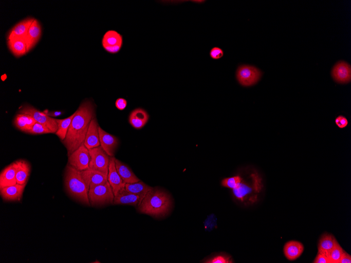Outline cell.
<instances>
[{
  "label": "cell",
  "mask_w": 351,
  "mask_h": 263,
  "mask_svg": "<svg viewBox=\"0 0 351 263\" xmlns=\"http://www.w3.org/2000/svg\"><path fill=\"white\" fill-rule=\"evenodd\" d=\"M95 117V105L89 100L82 103L75 112L65 140L62 141L68 156L84 144L90 123Z\"/></svg>",
  "instance_id": "6da1fadb"
},
{
  "label": "cell",
  "mask_w": 351,
  "mask_h": 263,
  "mask_svg": "<svg viewBox=\"0 0 351 263\" xmlns=\"http://www.w3.org/2000/svg\"><path fill=\"white\" fill-rule=\"evenodd\" d=\"M171 196L158 188H153L137 206L138 211L154 217L165 216L172 206Z\"/></svg>",
  "instance_id": "7a4b0ae2"
},
{
  "label": "cell",
  "mask_w": 351,
  "mask_h": 263,
  "mask_svg": "<svg viewBox=\"0 0 351 263\" xmlns=\"http://www.w3.org/2000/svg\"><path fill=\"white\" fill-rule=\"evenodd\" d=\"M64 184L67 193L78 201L89 206V189L80 172L70 165L66 166Z\"/></svg>",
  "instance_id": "3957f363"
},
{
  "label": "cell",
  "mask_w": 351,
  "mask_h": 263,
  "mask_svg": "<svg viewBox=\"0 0 351 263\" xmlns=\"http://www.w3.org/2000/svg\"><path fill=\"white\" fill-rule=\"evenodd\" d=\"M262 187L261 179L255 175H253V181L251 184L243 180L240 183L233 189L234 196L242 202H254L257 198V195L260 192Z\"/></svg>",
  "instance_id": "277c9868"
},
{
  "label": "cell",
  "mask_w": 351,
  "mask_h": 263,
  "mask_svg": "<svg viewBox=\"0 0 351 263\" xmlns=\"http://www.w3.org/2000/svg\"><path fill=\"white\" fill-rule=\"evenodd\" d=\"M114 197L113 189L108 181L105 184L89 189L88 191L89 201L93 206L113 204Z\"/></svg>",
  "instance_id": "5b68a950"
},
{
  "label": "cell",
  "mask_w": 351,
  "mask_h": 263,
  "mask_svg": "<svg viewBox=\"0 0 351 263\" xmlns=\"http://www.w3.org/2000/svg\"><path fill=\"white\" fill-rule=\"evenodd\" d=\"M89 169L99 171L108 176L110 158L100 146L89 150Z\"/></svg>",
  "instance_id": "8992f818"
},
{
  "label": "cell",
  "mask_w": 351,
  "mask_h": 263,
  "mask_svg": "<svg viewBox=\"0 0 351 263\" xmlns=\"http://www.w3.org/2000/svg\"><path fill=\"white\" fill-rule=\"evenodd\" d=\"M19 113L26 114L32 116L36 122L48 127L52 133H56L58 130V124L56 119L53 118L42 112L33 106L26 105L22 106L19 111Z\"/></svg>",
  "instance_id": "52a82bcc"
},
{
  "label": "cell",
  "mask_w": 351,
  "mask_h": 263,
  "mask_svg": "<svg viewBox=\"0 0 351 263\" xmlns=\"http://www.w3.org/2000/svg\"><path fill=\"white\" fill-rule=\"evenodd\" d=\"M237 79L239 83L244 86H251L261 79L262 71L254 66L242 65L238 67L237 71Z\"/></svg>",
  "instance_id": "ba28073f"
},
{
  "label": "cell",
  "mask_w": 351,
  "mask_h": 263,
  "mask_svg": "<svg viewBox=\"0 0 351 263\" xmlns=\"http://www.w3.org/2000/svg\"><path fill=\"white\" fill-rule=\"evenodd\" d=\"M90 155L84 144L68 156L69 165L77 170L83 172L89 169Z\"/></svg>",
  "instance_id": "9c48e42d"
},
{
  "label": "cell",
  "mask_w": 351,
  "mask_h": 263,
  "mask_svg": "<svg viewBox=\"0 0 351 263\" xmlns=\"http://www.w3.org/2000/svg\"><path fill=\"white\" fill-rule=\"evenodd\" d=\"M123 39L122 35L114 30H109L105 33L102 39L104 49L108 53H119L122 47Z\"/></svg>",
  "instance_id": "30bf717a"
},
{
  "label": "cell",
  "mask_w": 351,
  "mask_h": 263,
  "mask_svg": "<svg viewBox=\"0 0 351 263\" xmlns=\"http://www.w3.org/2000/svg\"><path fill=\"white\" fill-rule=\"evenodd\" d=\"M115 159L114 157H110L108 174V181L112 186L115 196L125 188V183L117 172Z\"/></svg>",
  "instance_id": "8fae6325"
},
{
  "label": "cell",
  "mask_w": 351,
  "mask_h": 263,
  "mask_svg": "<svg viewBox=\"0 0 351 263\" xmlns=\"http://www.w3.org/2000/svg\"><path fill=\"white\" fill-rule=\"evenodd\" d=\"M99 127L97 118H93L90 123L84 143L88 150L101 146Z\"/></svg>",
  "instance_id": "7c38bea8"
},
{
  "label": "cell",
  "mask_w": 351,
  "mask_h": 263,
  "mask_svg": "<svg viewBox=\"0 0 351 263\" xmlns=\"http://www.w3.org/2000/svg\"><path fill=\"white\" fill-rule=\"evenodd\" d=\"M99 135L101 146L110 157H114L119 141L118 138L109 134L99 127Z\"/></svg>",
  "instance_id": "4fadbf2b"
},
{
  "label": "cell",
  "mask_w": 351,
  "mask_h": 263,
  "mask_svg": "<svg viewBox=\"0 0 351 263\" xmlns=\"http://www.w3.org/2000/svg\"><path fill=\"white\" fill-rule=\"evenodd\" d=\"M35 19L34 17H28L16 24L8 34L7 40L14 38L25 40Z\"/></svg>",
  "instance_id": "5bb4252c"
},
{
  "label": "cell",
  "mask_w": 351,
  "mask_h": 263,
  "mask_svg": "<svg viewBox=\"0 0 351 263\" xmlns=\"http://www.w3.org/2000/svg\"><path fill=\"white\" fill-rule=\"evenodd\" d=\"M81 174L89 189L108 181V176L99 171L88 169L81 172Z\"/></svg>",
  "instance_id": "9a60e30c"
},
{
  "label": "cell",
  "mask_w": 351,
  "mask_h": 263,
  "mask_svg": "<svg viewBox=\"0 0 351 263\" xmlns=\"http://www.w3.org/2000/svg\"><path fill=\"white\" fill-rule=\"evenodd\" d=\"M332 76L334 80L338 83L349 82L351 79L350 65L344 61L339 62L333 68Z\"/></svg>",
  "instance_id": "2e32d148"
},
{
  "label": "cell",
  "mask_w": 351,
  "mask_h": 263,
  "mask_svg": "<svg viewBox=\"0 0 351 263\" xmlns=\"http://www.w3.org/2000/svg\"><path fill=\"white\" fill-rule=\"evenodd\" d=\"M150 115L143 108H137L130 114L128 121L131 126L136 129H142L148 123Z\"/></svg>",
  "instance_id": "e0dca14e"
},
{
  "label": "cell",
  "mask_w": 351,
  "mask_h": 263,
  "mask_svg": "<svg viewBox=\"0 0 351 263\" xmlns=\"http://www.w3.org/2000/svg\"><path fill=\"white\" fill-rule=\"evenodd\" d=\"M27 184H16L1 189V195L4 200L7 201H16L21 200Z\"/></svg>",
  "instance_id": "ac0fdd59"
},
{
  "label": "cell",
  "mask_w": 351,
  "mask_h": 263,
  "mask_svg": "<svg viewBox=\"0 0 351 263\" xmlns=\"http://www.w3.org/2000/svg\"><path fill=\"white\" fill-rule=\"evenodd\" d=\"M142 201L139 196L128 192L125 188L115 196L113 204L138 206Z\"/></svg>",
  "instance_id": "d6986e66"
},
{
  "label": "cell",
  "mask_w": 351,
  "mask_h": 263,
  "mask_svg": "<svg viewBox=\"0 0 351 263\" xmlns=\"http://www.w3.org/2000/svg\"><path fill=\"white\" fill-rule=\"evenodd\" d=\"M42 34V28L39 21L35 19L31 26L25 41L27 52H29L39 41Z\"/></svg>",
  "instance_id": "ffe728a7"
},
{
  "label": "cell",
  "mask_w": 351,
  "mask_h": 263,
  "mask_svg": "<svg viewBox=\"0 0 351 263\" xmlns=\"http://www.w3.org/2000/svg\"><path fill=\"white\" fill-rule=\"evenodd\" d=\"M16 164L12 163L5 168L0 175V189L17 184L16 178Z\"/></svg>",
  "instance_id": "44dd1931"
},
{
  "label": "cell",
  "mask_w": 351,
  "mask_h": 263,
  "mask_svg": "<svg viewBox=\"0 0 351 263\" xmlns=\"http://www.w3.org/2000/svg\"><path fill=\"white\" fill-rule=\"evenodd\" d=\"M339 244L335 237L330 234L325 233L320 238L318 245V253L327 257L331 251Z\"/></svg>",
  "instance_id": "7402d4cb"
},
{
  "label": "cell",
  "mask_w": 351,
  "mask_h": 263,
  "mask_svg": "<svg viewBox=\"0 0 351 263\" xmlns=\"http://www.w3.org/2000/svg\"><path fill=\"white\" fill-rule=\"evenodd\" d=\"M115 166L117 172L125 184L135 183L140 181L129 167L121 161L116 159Z\"/></svg>",
  "instance_id": "603a6c76"
},
{
  "label": "cell",
  "mask_w": 351,
  "mask_h": 263,
  "mask_svg": "<svg viewBox=\"0 0 351 263\" xmlns=\"http://www.w3.org/2000/svg\"><path fill=\"white\" fill-rule=\"evenodd\" d=\"M16 164V178L17 183L25 184L27 183L31 172V166L28 162L25 160H19L15 161Z\"/></svg>",
  "instance_id": "cb8c5ba5"
},
{
  "label": "cell",
  "mask_w": 351,
  "mask_h": 263,
  "mask_svg": "<svg viewBox=\"0 0 351 263\" xmlns=\"http://www.w3.org/2000/svg\"><path fill=\"white\" fill-rule=\"evenodd\" d=\"M9 50L16 58L25 55L27 52V44L25 40L14 38L7 40Z\"/></svg>",
  "instance_id": "d4e9b609"
},
{
  "label": "cell",
  "mask_w": 351,
  "mask_h": 263,
  "mask_svg": "<svg viewBox=\"0 0 351 263\" xmlns=\"http://www.w3.org/2000/svg\"><path fill=\"white\" fill-rule=\"evenodd\" d=\"M35 123V121L32 116L22 113L16 115L14 121V125L17 128L23 132L27 133Z\"/></svg>",
  "instance_id": "484cf974"
},
{
  "label": "cell",
  "mask_w": 351,
  "mask_h": 263,
  "mask_svg": "<svg viewBox=\"0 0 351 263\" xmlns=\"http://www.w3.org/2000/svg\"><path fill=\"white\" fill-rule=\"evenodd\" d=\"M153 188L141 181L125 184V189L128 192L139 196L142 201Z\"/></svg>",
  "instance_id": "4316f807"
},
{
  "label": "cell",
  "mask_w": 351,
  "mask_h": 263,
  "mask_svg": "<svg viewBox=\"0 0 351 263\" xmlns=\"http://www.w3.org/2000/svg\"><path fill=\"white\" fill-rule=\"evenodd\" d=\"M284 254L289 260H294L299 258L304 251L303 245L296 241L287 242L284 247Z\"/></svg>",
  "instance_id": "83f0119b"
},
{
  "label": "cell",
  "mask_w": 351,
  "mask_h": 263,
  "mask_svg": "<svg viewBox=\"0 0 351 263\" xmlns=\"http://www.w3.org/2000/svg\"><path fill=\"white\" fill-rule=\"evenodd\" d=\"M75 115V112L66 118L63 119H57L56 121L58 124V130L56 134L62 141L65 140L70 125L72 121V119Z\"/></svg>",
  "instance_id": "f1b7e54d"
},
{
  "label": "cell",
  "mask_w": 351,
  "mask_h": 263,
  "mask_svg": "<svg viewBox=\"0 0 351 263\" xmlns=\"http://www.w3.org/2000/svg\"><path fill=\"white\" fill-rule=\"evenodd\" d=\"M344 252L340 245L338 244L328 255L331 263H339Z\"/></svg>",
  "instance_id": "f546056e"
},
{
  "label": "cell",
  "mask_w": 351,
  "mask_h": 263,
  "mask_svg": "<svg viewBox=\"0 0 351 263\" xmlns=\"http://www.w3.org/2000/svg\"><path fill=\"white\" fill-rule=\"evenodd\" d=\"M243 179L239 176L226 178L222 181L223 186L232 189H235L241 182Z\"/></svg>",
  "instance_id": "4dcf8cb0"
},
{
  "label": "cell",
  "mask_w": 351,
  "mask_h": 263,
  "mask_svg": "<svg viewBox=\"0 0 351 263\" xmlns=\"http://www.w3.org/2000/svg\"><path fill=\"white\" fill-rule=\"evenodd\" d=\"M28 133L32 135H42L51 134L52 133L48 127L41 124L36 122Z\"/></svg>",
  "instance_id": "1f68e13d"
},
{
  "label": "cell",
  "mask_w": 351,
  "mask_h": 263,
  "mask_svg": "<svg viewBox=\"0 0 351 263\" xmlns=\"http://www.w3.org/2000/svg\"><path fill=\"white\" fill-rule=\"evenodd\" d=\"M206 263H231L233 262L231 257L227 255H218L208 259L205 261Z\"/></svg>",
  "instance_id": "d6a6232c"
},
{
  "label": "cell",
  "mask_w": 351,
  "mask_h": 263,
  "mask_svg": "<svg viewBox=\"0 0 351 263\" xmlns=\"http://www.w3.org/2000/svg\"><path fill=\"white\" fill-rule=\"evenodd\" d=\"M224 53L220 48L215 47L210 52V56L213 59L217 60L221 59L224 56Z\"/></svg>",
  "instance_id": "836d02e7"
},
{
  "label": "cell",
  "mask_w": 351,
  "mask_h": 263,
  "mask_svg": "<svg viewBox=\"0 0 351 263\" xmlns=\"http://www.w3.org/2000/svg\"><path fill=\"white\" fill-rule=\"evenodd\" d=\"M127 106V101L123 98H119L116 101L115 106L120 110H124Z\"/></svg>",
  "instance_id": "e575fe53"
},
{
  "label": "cell",
  "mask_w": 351,
  "mask_h": 263,
  "mask_svg": "<svg viewBox=\"0 0 351 263\" xmlns=\"http://www.w3.org/2000/svg\"><path fill=\"white\" fill-rule=\"evenodd\" d=\"M336 123L340 128H343L348 125L347 119L343 116H340L336 119Z\"/></svg>",
  "instance_id": "d590c367"
},
{
  "label": "cell",
  "mask_w": 351,
  "mask_h": 263,
  "mask_svg": "<svg viewBox=\"0 0 351 263\" xmlns=\"http://www.w3.org/2000/svg\"><path fill=\"white\" fill-rule=\"evenodd\" d=\"M314 263H331L330 260L328 257L321 254L320 253L318 254L316 259L313 261Z\"/></svg>",
  "instance_id": "8d00e7d4"
},
{
  "label": "cell",
  "mask_w": 351,
  "mask_h": 263,
  "mask_svg": "<svg viewBox=\"0 0 351 263\" xmlns=\"http://www.w3.org/2000/svg\"><path fill=\"white\" fill-rule=\"evenodd\" d=\"M339 263H351V256L344 252Z\"/></svg>",
  "instance_id": "74e56055"
},
{
  "label": "cell",
  "mask_w": 351,
  "mask_h": 263,
  "mask_svg": "<svg viewBox=\"0 0 351 263\" xmlns=\"http://www.w3.org/2000/svg\"><path fill=\"white\" fill-rule=\"evenodd\" d=\"M61 114V112H59V111H56V112H52V114H50V115H49V116H50V117H51V116H60Z\"/></svg>",
  "instance_id": "f35d334b"
},
{
  "label": "cell",
  "mask_w": 351,
  "mask_h": 263,
  "mask_svg": "<svg viewBox=\"0 0 351 263\" xmlns=\"http://www.w3.org/2000/svg\"><path fill=\"white\" fill-rule=\"evenodd\" d=\"M193 2H195V3H201V2H200V1H194Z\"/></svg>",
  "instance_id": "ab89813d"
}]
</instances>
